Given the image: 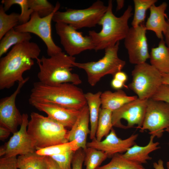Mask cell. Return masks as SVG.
I'll list each match as a JSON object with an SVG mask.
<instances>
[{
    "mask_svg": "<svg viewBox=\"0 0 169 169\" xmlns=\"http://www.w3.org/2000/svg\"><path fill=\"white\" fill-rule=\"evenodd\" d=\"M41 49L36 43L26 41L17 44L0 60V89H8L23 81V74L34 64Z\"/></svg>",
    "mask_w": 169,
    "mask_h": 169,
    "instance_id": "1",
    "label": "cell"
},
{
    "mask_svg": "<svg viewBox=\"0 0 169 169\" xmlns=\"http://www.w3.org/2000/svg\"><path fill=\"white\" fill-rule=\"evenodd\" d=\"M112 9V1L110 0L107 10L98 24L101 26V30L99 32L94 30L89 31L88 35L92 40L95 51L105 50L115 45L124 39L128 33L130 29L128 21L132 15V6H128L119 17L114 14Z\"/></svg>",
    "mask_w": 169,
    "mask_h": 169,
    "instance_id": "2",
    "label": "cell"
},
{
    "mask_svg": "<svg viewBox=\"0 0 169 169\" xmlns=\"http://www.w3.org/2000/svg\"><path fill=\"white\" fill-rule=\"evenodd\" d=\"M29 102H49L79 110L87 105L81 89L70 83L52 86L39 81L34 83Z\"/></svg>",
    "mask_w": 169,
    "mask_h": 169,
    "instance_id": "3",
    "label": "cell"
},
{
    "mask_svg": "<svg viewBox=\"0 0 169 169\" xmlns=\"http://www.w3.org/2000/svg\"><path fill=\"white\" fill-rule=\"evenodd\" d=\"M39 71V81L45 84L55 86L64 83L75 85L81 83L79 75L72 72L75 58L62 51L49 58L43 56L36 59Z\"/></svg>",
    "mask_w": 169,
    "mask_h": 169,
    "instance_id": "4",
    "label": "cell"
},
{
    "mask_svg": "<svg viewBox=\"0 0 169 169\" xmlns=\"http://www.w3.org/2000/svg\"><path fill=\"white\" fill-rule=\"evenodd\" d=\"M27 131L35 142L37 150L69 142V131L63 125L48 116L32 112Z\"/></svg>",
    "mask_w": 169,
    "mask_h": 169,
    "instance_id": "5",
    "label": "cell"
},
{
    "mask_svg": "<svg viewBox=\"0 0 169 169\" xmlns=\"http://www.w3.org/2000/svg\"><path fill=\"white\" fill-rule=\"evenodd\" d=\"M119 45L120 42L105 49L104 56L98 61L82 63L75 62L74 67L84 70L88 82L91 86H94L104 76L107 74L113 76L124 67L125 61L118 56Z\"/></svg>",
    "mask_w": 169,
    "mask_h": 169,
    "instance_id": "6",
    "label": "cell"
},
{
    "mask_svg": "<svg viewBox=\"0 0 169 169\" xmlns=\"http://www.w3.org/2000/svg\"><path fill=\"white\" fill-rule=\"evenodd\" d=\"M107 9V6L98 0L85 9L67 8L63 12L58 11L54 13L53 21L67 24L77 30L93 27L98 24Z\"/></svg>",
    "mask_w": 169,
    "mask_h": 169,
    "instance_id": "7",
    "label": "cell"
},
{
    "mask_svg": "<svg viewBox=\"0 0 169 169\" xmlns=\"http://www.w3.org/2000/svg\"><path fill=\"white\" fill-rule=\"evenodd\" d=\"M131 75L128 87L141 100L151 98L162 84V74L146 62L136 65Z\"/></svg>",
    "mask_w": 169,
    "mask_h": 169,
    "instance_id": "8",
    "label": "cell"
},
{
    "mask_svg": "<svg viewBox=\"0 0 169 169\" xmlns=\"http://www.w3.org/2000/svg\"><path fill=\"white\" fill-rule=\"evenodd\" d=\"M54 11L49 15L41 17L36 12L32 14L29 20L26 23L19 24L15 28L21 32L33 33L39 37L44 42L49 57L62 52L61 49L53 40L52 35L51 22L54 13L59 11L60 4L57 2Z\"/></svg>",
    "mask_w": 169,
    "mask_h": 169,
    "instance_id": "9",
    "label": "cell"
},
{
    "mask_svg": "<svg viewBox=\"0 0 169 169\" xmlns=\"http://www.w3.org/2000/svg\"><path fill=\"white\" fill-rule=\"evenodd\" d=\"M169 128V103L151 98L147 101L144 122L140 129L141 132L147 130L151 135L161 138Z\"/></svg>",
    "mask_w": 169,
    "mask_h": 169,
    "instance_id": "10",
    "label": "cell"
},
{
    "mask_svg": "<svg viewBox=\"0 0 169 169\" xmlns=\"http://www.w3.org/2000/svg\"><path fill=\"white\" fill-rule=\"evenodd\" d=\"M148 100L138 98L112 112L113 126L126 129L136 125V128L140 129L144 122Z\"/></svg>",
    "mask_w": 169,
    "mask_h": 169,
    "instance_id": "11",
    "label": "cell"
},
{
    "mask_svg": "<svg viewBox=\"0 0 169 169\" xmlns=\"http://www.w3.org/2000/svg\"><path fill=\"white\" fill-rule=\"evenodd\" d=\"M55 28L68 55L74 57L85 51L94 50L93 43L89 35L83 36L82 32L65 23H56Z\"/></svg>",
    "mask_w": 169,
    "mask_h": 169,
    "instance_id": "12",
    "label": "cell"
},
{
    "mask_svg": "<svg viewBox=\"0 0 169 169\" xmlns=\"http://www.w3.org/2000/svg\"><path fill=\"white\" fill-rule=\"evenodd\" d=\"M22 115L19 130L13 133L8 141L0 147V156H16L33 153L37 150L35 142L27 131L28 115L26 113Z\"/></svg>",
    "mask_w": 169,
    "mask_h": 169,
    "instance_id": "13",
    "label": "cell"
},
{
    "mask_svg": "<svg viewBox=\"0 0 169 169\" xmlns=\"http://www.w3.org/2000/svg\"><path fill=\"white\" fill-rule=\"evenodd\" d=\"M146 31L143 23L132 27L124 39L125 47L131 64L136 65L144 63L150 58Z\"/></svg>",
    "mask_w": 169,
    "mask_h": 169,
    "instance_id": "14",
    "label": "cell"
},
{
    "mask_svg": "<svg viewBox=\"0 0 169 169\" xmlns=\"http://www.w3.org/2000/svg\"><path fill=\"white\" fill-rule=\"evenodd\" d=\"M29 79L28 77L18 82L17 87L10 96L3 98L0 100V125L8 129L12 133L18 131L23 120L21 115L17 108L15 101L16 97L21 90Z\"/></svg>",
    "mask_w": 169,
    "mask_h": 169,
    "instance_id": "15",
    "label": "cell"
},
{
    "mask_svg": "<svg viewBox=\"0 0 169 169\" xmlns=\"http://www.w3.org/2000/svg\"><path fill=\"white\" fill-rule=\"evenodd\" d=\"M138 134H133L124 139L119 138L115 130L112 128L109 133L102 141H98L95 138L87 143V147H91L104 152L108 157H112L117 153L125 152L131 147L136 144Z\"/></svg>",
    "mask_w": 169,
    "mask_h": 169,
    "instance_id": "16",
    "label": "cell"
},
{
    "mask_svg": "<svg viewBox=\"0 0 169 169\" xmlns=\"http://www.w3.org/2000/svg\"><path fill=\"white\" fill-rule=\"evenodd\" d=\"M29 104L47 116L63 125L71 128L79 114L80 110L72 109L54 103L33 102Z\"/></svg>",
    "mask_w": 169,
    "mask_h": 169,
    "instance_id": "17",
    "label": "cell"
},
{
    "mask_svg": "<svg viewBox=\"0 0 169 169\" xmlns=\"http://www.w3.org/2000/svg\"><path fill=\"white\" fill-rule=\"evenodd\" d=\"M89 122V112L87 105L80 110L78 116L68 133L69 141H75L79 149L81 148L85 152L87 148V136L90 133Z\"/></svg>",
    "mask_w": 169,
    "mask_h": 169,
    "instance_id": "18",
    "label": "cell"
},
{
    "mask_svg": "<svg viewBox=\"0 0 169 169\" xmlns=\"http://www.w3.org/2000/svg\"><path fill=\"white\" fill-rule=\"evenodd\" d=\"M167 4L163 2L158 6L153 5L149 8L150 15L145 25L146 30L153 32L156 37L161 39H163V33L168 25L165 17V12Z\"/></svg>",
    "mask_w": 169,
    "mask_h": 169,
    "instance_id": "19",
    "label": "cell"
},
{
    "mask_svg": "<svg viewBox=\"0 0 169 169\" xmlns=\"http://www.w3.org/2000/svg\"><path fill=\"white\" fill-rule=\"evenodd\" d=\"M155 137L153 135H151L148 144L145 146L135 144L122 154V156L127 159L141 164L146 163L148 160L152 159L149 154L160 148L158 146V142L154 141Z\"/></svg>",
    "mask_w": 169,
    "mask_h": 169,
    "instance_id": "20",
    "label": "cell"
},
{
    "mask_svg": "<svg viewBox=\"0 0 169 169\" xmlns=\"http://www.w3.org/2000/svg\"><path fill=\"white\" fill-rule=\"evenodd\" d=\"M138 98L137 96L127 95L121 89L114 92L110 90L105 91L102 92L101 95V108L113 112Z\"/></svg>",
    "mask_w": 169,
    "mask_h": 169,
    "instance_id": "21",
    "label": "cell"
},
{
    "mask_svg": "<svg viewBox=\"0 0 169 169\" xmlns=\"http://www.w3.org/2000/svg\"><path fill=\"white\" fill-rule=\"evenodd\" d=\"M149 59L150 64L161 74H169V49L164 39L151 49Z\"/></svg>",
    "mask_w": 169,
    "mask_h": 169,
    "instance_id": "22",
    "label": "cell"
},
{
    "mask_svg": "<svg viewBox=\"0 0 169 169\" xmlns=\"http://www.w3.org/2000/svg\"><path fill=\"white\" fill-rule=\"evenodd\" d=\"M102 92L98 91L93 93L88 92L85 94V97L88 106L90 125V138L93 140L95 138L101 106V95Z\"/></svg>",
    "mask_w": 169,
    "mask_h": 169,
    "instance_id": "23",
    "label": "cell"
},
{
    "mask_svg": "<svg viewBox=\"0 0 169 169\" xmlns=\"http://www.w3.org/2000/svg\"><path fill=\"white\" fill-rule=\"evenodd\" d=\"M32 38L30 33L17 31L14 28L11 29L0 40V57L5 54L12 46L30 41Z\"/></svg>",
    "mask_w": 169,
    "mask_h": 169,
    "instance_id": "24",
    "label": "cell"
},
{
    "mask_svg": "<svg viewBox=\"0 0 169 169\" xmlns=\"http://www.w3.org/2000/svg\"><path fill=\"white\" fill-rule=\"evenodd\" d=\"M17 159L19 169H49L47 156L38 155L36 152L19 156Z\"/></svg>",
    "mask_w": 169,
    "mask_h": 169,
    "instance_id": "25",
    "label": "cell"
},
{
    "mask_svg": "<svg viewBox=\"0 0 169 169\" xmlns=\"http://www.w3.org/2000/svg\"><path fill=\"white\" fill-rule=\"evenodd\" d=\"M112 112L107 109H100L95 138L100 141L106 136L113 126L112 121Z\"/></svg>",
    "mask_w": 169,
    "mask_h": 169,
    "instance_id": "26",
    "label": "cell"
},
{
    "mask_svg": "<svg viewBox=\"0 0 169 169\" xmlns=\"http://www.w3.org/2000/svg\"><path fill=\"white\" fill-rule=\"evenodd\" d=\"M96 169H145L142 164L125 158L122 154L114 155L110 162Z\"/></svg>",
    "mask_w": 169,
    "mask_h": 169,
    "instance_id": "27",
    "label": "cell"
},
{
    "mask_svg": "<svg viewBox=\"0 0 169 169\" xmlns=\"http://www.w3.org/2000/svg\"><path fill=\"white\" fill-rule=\"evenodd\" d=\"M20 14L12 13H6L3 6H0V40L11 29L19 24Z\"/></svg>",
    "mask_w": 169,
    "mask_h": 169,
    "instance_id": "28",
    "label": "cell"
},
{
    "mask_svg": "<svg viewBox=\"0 0 169 169\" xmlns=\"http://www.w3.org/2000/svg\"><path fill=\"white\" fill-rule=\"evenodd\" d=\"M157 1V0H134V11L132 27H136L143 23L146 11Z\"/></svg>",
    "mask_w": 169,
    "mask_h": 169,
    "instance_id": "29",
    "label": "cell"
},
{
    "mask_svg": "<svg viewBox=\"0 0 169 169\" xmlns=\"http://www.w3.org/2000/svg\"><path fill=\"white\" fill-rule=\"evenodd\" d=\"M78 149L77 143L74 140L40 149L36 150L35 152L39 155L50 157L69 151L75 152Z\"/></svg>",
    "mask_w": 169,
    "mask_h": 169,
    "instance_id": "30",
    "label": "cell"
},
{
    "mask_svg": "<svg viewBox=\"0 0 169 169\" xmlns=\"http://www.w3.org/2000/svg\"><path fill=\"white\" fill-rule=\"evenodd\" d=\"M84 161L85 169H96L108 156L104 152L91 147H87Z\"/></svg>",
    "mask_w": 169,
    "mask_h": 169,
    "instance_id": "31",
    "label": "cell"
},
{
    "mask_svg": "<svg viewBox=\"0 0 169 169\" xmlns=\"http://www.w3.org/2000/svg\"><path fill=\"white\" fill-rule=\"evenodd\" d=\"M1 3L5 12L13 5L17 4L20 6L21 11L20 14L19 24L27 22L33 12L29 7L28 0H2Z\"/></svg>",
    "mask_w": 169,
    "mask_h": 169,
    "instance_id": "32",
    "label": "cell"
},
{
    "mask_svg": "<svg viewBox=\"0 0 169 169\" xmlns=\"http://www.w3.org/2000/svg\"><path fill=\"white\" fill-rule=\"evenodd\" d=\"M30 8L41 17L48 16L54 10L55 7L47 0H28Z\"/></svg>",
    "mask_w": 169,
    "mask_h": 169,
    "instance_id": "33",
    "label": "cell"
},
{
    "mask_svg": "<svg viewBox=\"0 0 169 169\" xmlns=\"http://www.w3.org/2000/svg\"><path fill=\"white\" fill-rule=\"evenodd\" d=\"M75 152L69 151L50 156L62 169H72L71 166Z\"/></svg>",
    "mask_w": 169,
    "mask_h": 169,
    "instance_id": "34",
    "label": "cell"
},
{
    "mask_svg": "<svg viewBox=\"0 0 169 169\" xmlns=\"http://www.w3.org/2000/svg\"><path fill=\"white\" fill-rule=\"evenodd\" d=\"M151 98L169 103V85L162 84Z\"/></svg>",
    "mask_w": 169,
    "mask_h": 169,
    "instance_id": "35",
    "label": "cell"
},
{
    "mask_svg": "<svg viewBox=\"0 0 169 169\" xmlns=\"http://www.w3.org/2000/svg\"><path fill=\"white\" fill-rule=\"evenodd\" d=\"M18 168V159L16 156H4L0 158V169Z\"/></svg>",
    "mask_w": 169,
    "mask_h": 169,
    "instance_id": "36",
    "label": "cell"
},
{
    "mask_svg": "<svg viewBox=\"0 0 169 169\" xmlns=\"http://www.w3.org/2000/svg\"><path fill=\"white\" fill-rule=\"evenodd\" d=\"M85 156V152L82 149L75 151L72 162V169H82Z\"/></svg>",
    "mask_w": 169,
    "mask_h": 169,
    "instance_id": "37",
    "label": "cell"
},
{
    "mask_svg": "<svg viewBox=\"0 0 169 169\" xmlns=\"http://www.w3.org/2000/svg\"><path fill=\"white\" fill-rule=\"evenodd\" d=\"M110 85L112 88L116 90H121L124 87L128 88L125 85V83L114 78H113L111 80Z\"/></svg>",
    "mask_w": 169,
    "mask_h": 169,
    "instance_id": "38",
    "label": "cell"
},
{
    "mask_svg": "<svg viewBox=\"0 0 169 169\" xmlns=\"http://www.w3.org/2000/svg\"><path fill=\"white\" fill-rule=\"evenodd\" d=\"M11 131L6 128L0 126V140L2 141H4L9 136Z\"/></svg>",
    "mask_w": 169,
    "mask_h": 169,
    "instance_id": "39",
    "label": "cell"
},
{
    "mask_svg": "<svg viewBox=\"0 0 169 169\" xmlns=\"http://www.w3.org/2000/svg\"><path fill=\"white\" fill-rule=\"evenodd\" d=\"M113 78L117 79L125 83L128 79V76L124 72L121 71L116 73L113 76Z\"/></svg>",
    "mask_w": 169,
    "mask_h": 169,
    "instance_id": "40",
    "label": "cell"
},
{
    "mask_svg": "<svg viewBox=\"0 0 169 169\" xmlns=\"http://www.w3.org/2000/svg\"><path fill=\"white\" fill-rule=\"evenodd\" d=\"M47 160L49 169H62L51 157L47 156Z\"/></svg>",
    "mask_w": 169,
    "mask_h": 169,
    "instance_id": "41",
    "label": "cell"
},
{
    "mask_svg": "<svg viewBox=\"0 0 169 169\" xmlns=\"http://www.w3.org/2000/svg\"><path fill=\"white\" fill-rule=\"evenodd\" d=\"M163 34L165 37V42L166 45L169 49V20L166 28Z\"/></svg>",
    "mask_w": 169,
    "mask_h": 169,
    "instance_id": "42",
    "label": "cell"
},
{
    "mask_svg": "<svg viewBox=\"0 0 169 169\" xmlns=\"http://www.w3.org/2000/svg\"><path fill=\"white\" fill-rule=\"evenodd\" d=\"M163 164V160L160 159L157 162H154L153 163V166L155 169H165Z\"/></svg>",
    "mask_w": 169,
    "mask_h": 169,
    "instance_id": "43",
    "label": "cell"
},
{
    "mask_svg": "<svg viewBox=\"0 0 169 169\" xmlns=\"http://www.w3.org/2000/svg\"><path fill=\"white\" fill-rule=\"evenodd\" d=\"M125 1L124 0H117L116 2V11H118L124 7Z\"/></svg>",
    "mask_w": 169,
    "mask_h": 169,
    "instance_id": "44",
    "label": "cell"
},
{
    "mask_svg": "<svg viewBox=\"0 0 169 169\" xmlns=\"http://www.w3.org/2000/svg\"><path fill=\"white\" fill-rule=\"evenodd\" d=\"M162 77V84L169 85V74H161Z\"/></svg>",
    "mask_w": 169,
    "mask_h": 169,
    "instance_id": "45",
    "label": "cell"
},
{
    "mask_svg": "<svg viewBox=\"0 0 169 169\" xmlns=\"http://www.w3.org/2000/svg\"><path fill=\"white\" fill-rule=\"evenodd\" d=\"M166 166L167 169H169V161L166 162Z\"/></svg>",
    "mask_w": 169,
    "mask_h": 169,
    "instance_id": "46",
    "label": "cell"
},
{
    "mask_svg": "<svg viewBox=\"0 0 169 169\" xmlns=\"http://www.w3.org/2000/svg\"><path fill=\"white\" fill-rule=\"evenodd\" d=\"M165 131H166L168 132H169V128H168L167 129H166L165 130Z\"/></svg>",
    "mask_w": 169,
    "mask_h": 169,
    "instance_id": "47",
    "label": "cell"
}]
</instances>
